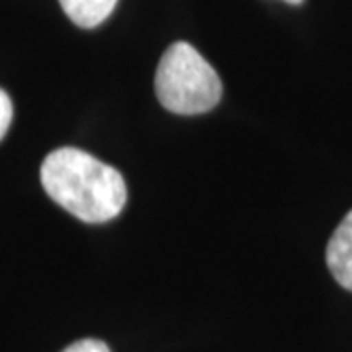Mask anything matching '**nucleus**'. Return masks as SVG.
<instances>
[{
  "label": "nucleus",
  "mask_w": 352,
  "mask_h": 352,
  "mask_svg": "<svg viewBox=\"0 0 352 352\" xmlns=\"http://www.w3.org/2000/svg\"><path fill=\"white\" fill-rule=\"evenodd\" d=\"M63 352H110V349L106 346V342L98 339H82L67 346Z\"/></svg>",
  "instance_id": "423d86ee"
},
{
  "label": "nucleus",
  "mask_w": 352,
  "mask_h": 352,
  "mask_svg": "<svg viewBox=\"0 0 352 352\" xmlns=\"http://www.w3.org/2000/svg\"><path fill=\"white\" fill-rule=\"evenodd\" d=\"M157 98L168 112L206 113L221 98V80L196 47L176 41L161 57L155 75Z\"/></svg>",
  "instance_id": "f03ea898"
},
{
  "label": "nucleus",
  "mask_w": 352,
  "mask_h": 352,
  "mask_svg": "<svg viewBox=\"0 0 352 352\" xmlns=\"http://www.w3.org/2000/svg\"><path fill=\"white\" fill-rule=\"evenodd\" d=\"M327 266L340 286L352 292V210L329 239Z\"/></svg>",
  "instance_id": "7ed1b4c3"
},
{
  "label": "nucleus",
  "mask_w": 352,
  "mask_h": 352,
  "mask_svg": "<svg viewBox=\"0 0 352 352\" xmlns=\"http://www.w3.org/2000/svg\"><path fill=\"white\" fill-rule=\"evenodd\" d=\"M41 184L51 200L87 223L110 221L127 200L120 170L75 147H61L45 157Z\"/></svg>",
  "instance_id": "f257e3e1"
},
{
  "label": "nucleus",
  "mask_w": 352,
  "mask_h": 352,
  "mask_svg": "<svg viewBox=\"0 0 352 352\" xmlns=\"http://www.w3.org/2000/svg\"><path fill=\"white\" fill-rule=\"evenodd\" d=\"M286 2H289V4H302L303 0H286Z\"/></svg>",
  "instance_id": "0eeeda50"
},
{
  "label": "nucleus",
  "mask_w": 352,
  "mask_h": 352,
  "mask_svg": "<svg viewBox=\"0 0 352 352\" xmlns=\"http://www.w3.org/2000/svg\"><path fill=\"white\" fill-rule=\"evenodd\" d=\"M65 14L80 28H96L116 8L118 0H59Z\"/></svg>",
  "instance_id": "20e7f679"
},
{
  "label": "nucleus",
  "mask_w": 352,
  "mask_h": 352,
  "mask_svg": "<svg viewBox=\"0 0 352 352\" xmlns=\"http://www.w3.org/2000/svg\"><path fill=\"white\" fill-rule=\"evenodd\" d=\"M12 102H10V96L0 88V139L6 135L8 127H10V122H12Z\"/></svg>",
  "instance_id": "39448f33"
}]
</instances>
